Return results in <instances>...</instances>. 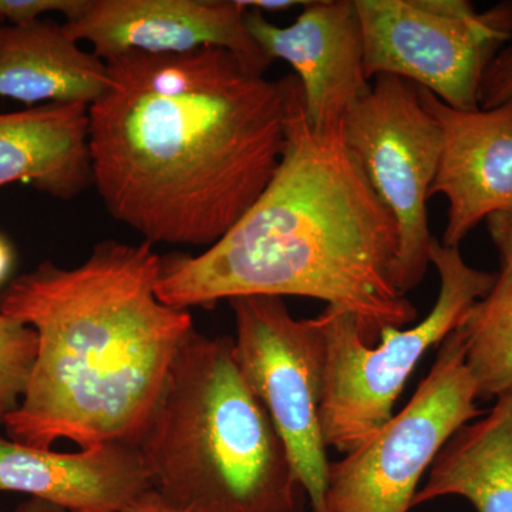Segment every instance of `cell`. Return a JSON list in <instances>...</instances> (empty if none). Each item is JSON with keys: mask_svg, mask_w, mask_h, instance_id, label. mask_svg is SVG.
<instances>
[{"mask_svg": "<svg viewBox=\"0 0 512 512\" xmlns=\"http://www.w3.org/2000/svg\"><path fill=\"white\" fill-rule=\"evenodd\" d=\"M228 302L239 369L284 441L313 512H325L330 461L320 427L326 357L322 330L316 319L293 318L278 296Z\"/></svg>", "mask_w": 512, "mask_h": 512, "instance_id": "obj_8", "label": "cell"}, {"mask_svg": "<svg viewBox=\"0 0 512 512\" xmlns=\"http://www.w3.org/2000/svg\"><path fill=\"white\" fill-rule=\"evenodd\" d=\"M245 13L239 0H83L64 26L77 42L92 43L104 62L131 52L183 55L220 47L265 74L272 60L249 33Z\"/></svg>", "mask_w": 512, "mask_h": 512, "instance_id": "obj_10", "label": "cell"}, {"mask_svg": "<svg viewBox=\"0 0 512 512\" xmlns=\"http://www.w3.org/2000/svg\"><path fill=\"white\" fill-rule=\"evenodd\" d=\"M245 25L272 62L284 60L295 70L312 127L343 123L350 107L369 92L355 0L309 2L285 28L247 9Z\"/></svg>", "mask_w": 512, "mask_h": 512, "instance_id": "obj_11", "label": "cell"}, {"mask_svg": "<svg viewBox=\"0 0 512 512\" xmlns=\"http://www.w3.org/2000/svg\"><path fill=\"white\" fill-rule=\"evenodd\" d=\"M15 512H70L64 510L62 507H57V505L46 503V501L35 500V498H30V500L25 501L16 508Z\"/></svg>", "mask_w": 512, "mask_h": 512, "instance_id": "obj_25", "label": "cell"}, {"mask_svg": "<svg viewBox=\"0 0 512 512\" xmlns=\"http://www.w3.org/2000/svg\"><path fill=\"white\" fill-rule=\"evenodd\" d=\"M52 20L0 26V97L92 106L110 86L109 67Z\"/></svg>", "mask_w": 512, "mask_h": 512, "instance_id": "obj_15", "label": "cell"}, {"mask_svg": "<svg viewBox=\"0 0 512 512\" xmlns=\"http://www.w3.org/2000/svg\"><path fill=\"white\" fill-rule=\"evenodd\" d=\"M430 264L440 275L433 309L412 328L384 329L380 345H367L359 322L345 309L326 306L315 318L326 352L320 427L326 447L343 456L392 420L394 404L421 357L456 330L497 276L468 265L460 248L446 247L436 238Z\"/></svg>", "mask_w": 512, "mask_h": 512, "instance_id": "obj_5", "label": "cell"}, {"mask_svg": "<svg viewBox=\"0 0 512 512\" xmlns=\"http://www.w3.org/2000/svg\"><path fill=\"white\" fill-rule=\"evenodd\" d=\"M245 9H255L258 12L266 10V12H281V10H289L295 6H303L305 8L308 2L305 0H239Z\"/></svg>", "mask_w": 512, "mask_h": 512, "instance_id": "obj_23", "label": "cell"}, {"mask_svg": "<svg viewBox=\"0 0 512 512\" xmlns=\"http://www.w3.org/2000/svg\"><path fill=\"white\" fill-rule=\"evenodd\" d=\"M163 258L144 241H104L83 264L42 262L0 292V313L35 329L28 390L3 426L36 448L137 446L181 346L190 311L158 299Z\"/></svg>", "mask_w": 512, "mask_h": 512, "instance_id": "obj_3", "label": "cell"}, {"mask_svg": "<svg viewBox=\"0 0 512 512\" xmlns=\"http://www.w3.org/2000/svg\"><path fill=\"white\" fill-rule=\"evenodd\" d=\"M343 134L399 234L394 281L406 295L423 281L433 242L427 201L441 150L439 124L424 109L419 87L380 74L350 107Z\"/></svg>", "mask_w": 512, "mask_h": 512, "instance_id": "obj_9", "label": "cell"}, {"mask_svg": "<svg viewBox=\"0 0 512 512\" xmlns=\"http://www.w3.org/2000/svg\"><path fill=\"white\" fill-rule=\"evenodd\" d=\"M82 5L83 0H0V20L25 25L50 12L63 13L69 19Z\"/></svg>", "mask_w": 512, "mask_h": 512, "instance_id": "obj_20", "label": "cell"}, {"mask_svg": "<svg viewBox=\"0 0 512 512\" xmlns=\"http://www.w3.org/2000/svg\"><path fill=\"white\" fill-rule=\"evenodd\" d=\"M10 183L63 201L89 188V106L40 104L0 114V187Z\"/></svg>", "mask_w": 512, "mask_h": 512, "instance_id": "obj_14", "label": "cell"}, {"mask_svg": "<svg viewBox=\"0 0 512 512\" xmlns=\"http://www.w3.org/2000/svg\"><path fill=\"white\" fill-rule=\"evenodd\" d=\"M106 63L109 89L89 107L104 207L150 244L212 247L278 168L284 84L220 47Z\"/></svg>", "mask_w": 512, "mask_h": 512, "instance_id": "obj_1", "label": "cell"}, {"mask_svg": "<svg viewBox=\"0 0 512 512\" xmlns=\"http://www.w3.org/2000/svg\"><path fill=\"white\" fill-rule=\"evenodd\" d=\"M150 487L137 446L106 443L57 453L0 436V491L70 512H114Z\"/></svg>", "mask_w": 512, "mask_h": 512, "instance_id": "obj_13", "label": "cell"}, {"mask_svg": "<svg viewBox=\"0 0 512 512\" xmlns=\"http://www.w3.org/2000/svg\"><path fill=\"white\" fill-rule=\"evenodd\" d=\"M508 101H512V42L487 67L478 92L480 109H494Z\"/></svg>", "mask_w": 512, "mask_h": 512, "instance_id": "obj_19", "label": "cell"}, {"mask_svg": "<svg viewBox=\"0 0 512 512\" xmlns=\"http://www.w3.org/2000/svg\"><path fill=\"white\" fill-rule=\"evenodd\" d=\"M454 332L478 400L512 396V266L501 265L490 291L471 306Z\"/></svg>", "mask_w": 512, "mask_h": 512, "instance_id": "obj_17", "label": "cell"}, {"mask_svg": "<svg viewBox=\"0 0 512 512\" xmlns=\"http://www.w3.org/2000/svg\"><path fill=\"white\" fill-rule=\"evenodd\" d=\"M137 447L151 487L192 512H301V481L229 336L192 330Z\"/></svg>", "mask_w": 512, "mask_h": 512, "instance_id": "obj_4", "label": "cell"}, {"mask_svg": "<svg viewBox=\"0 0 512 512\" xmlns=\"http://www.w3.org/2000/svg\"><path fill=\"white\" fill-rule=\"evenodd\" d=\"M0 512H5V511H3L2 508H0Z\"/></svg>", "mask_w": 512, "mask_h": 512, "instance_id": "obj_26", "label": "cell"}, {"mask_svg": "<svg viewBox=\"0 0 512 512\" xmlns=\"http://www.w3.org/2000/svg\"><path fill=\"white\" fill-rule=\"evenodd\" d=\"M476 382L456 332L392 420L329 464L325 512H409L423 474L461 427L480 419Z\"/></svg>", "mask_w": 512, "mask_h": 512, "instance_id": "obj_7", "label": "cell"}, {"mask_svg": "<svg viewBox=\"0 0 512 512\" xmlns=\"http://www.w3.org/2000/svg\"><path fill=\"white\" fill-rule=\"evenodd\" d=\"M424 109L439 124L441 150L430 197L448 200L441 244L460 247L480 222L512 210V101L463 111L419 87Z\"/></svg>", "mask_w": 512, "mask_h": 512, "instance_id": "obj_12", "label": "cell"}, {"mask_svg": "<svg viewBox=\"0 0 512 512\" xmlns=\"http://www.w3.org/2000/svg\"><path fill=\"white\" fill-rule=\"evenodd\" d=\"M13 259H15V254H13L12 245L9 244L8 239L0 235V288L9 278Z\"/></svg>", "mask_w": 512, "mask_h": 512, "instance_id": "obj_24", "label": "cell"}, {"mask_svg": "<svg viewBox=\"0 0 512 512\" xmlns=\"http://www.w3.org/2000/svg\"><path fill=\"white\" fill-rule=\"evenodd\" d=\"M37 349L35 329L0 313V424L18 409L28 390Z\"/></svg>", "mask_w": 512, "mask_h": 512, "instance_id": "obj_18", "label": "cell"}, {"mask_svg": "<svg viewBox=\"0 0 512 512\" xmlns=\"http://www.w3.org/2000/svg\"><path fill=\"white\" fill-rule=\"evenodd\" d=\"M487 227L500 254L501 265L512 266V210L488 217Z\"/></svg>", "mask_w": 512, "mask_h": 512, "instance_id": "obj_21", "label": "cell"}, {"mask_svg": "<svg viewBox=\"0 0 512 512\" xmlns=\"http://www.w3.org/2000/svg\"><path fill=\"white\" fill-rule=\"evenodd\" d=\"M285 92V147L274 177L241 220L200 255L163 258L158 299L211 308L245 296H302L345 309L367 345L416 319L399 291V234L343 134L315 128L295 74Z\"/></svg>", "mask_w": 512, "mask_h": 512, "instance_id": "obj_2", "label": "cell"}, {"mask_svg": "<svg viewBox=\"0 0 512 512\" xmlns=\"http://www.w3.org/2000/svg\"><path fill=\"white\" fill-rule=\"evenodd\" d=\"M367 79L392 74L447 106L480 109L485 70L512 42V0L477 12L470 0H355Z\"/></svg>", "mask_w": 512, "mask_h": 512, "instance_id": "obj_6", "label": "cell"}, {"mask_svg": "<svg viewBox=\"0 0 512 512\" xmlns=\"http://www.w3.org/2000/svg\"><path fill=\"white\" fill-rule=\"evenodd\" d=\"M114 512H192L188 508L173 503L158 493L156 488L150 487L143 493L136 495L133 500L128 501L120 510Z\"/></svg>", "mask_w": 512, "mask_h": 512, "instance_id": "obj_22", "label": "cell"}, {"mask_svg": "<svg viewBox=\"0 0 512 512\" xmlns=\"http://www.w3.org/2000/svg\"><path fill=\"white\" fill-rule=\"evenodd\" d=\"M451 495L477 512H512V396L495 400L490 412L450 437L413 508Z\"/></svg>", "mask_w": 512, "mask_h": 512, "instance_id": "obj_16", "label": "cell"}]
</instances>
